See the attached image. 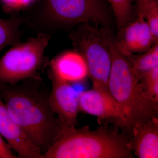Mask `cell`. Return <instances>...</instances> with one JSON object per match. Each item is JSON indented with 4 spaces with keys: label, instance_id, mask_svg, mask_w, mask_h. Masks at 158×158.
<instances>
[{
    "label": "cell",
    "instance_id": "obj_9",
    "mask_svg": "<svg viewBox=\"0 0 158 158\" xmlns=\"http://www.w3.org/2000/svg\"><path fill=\"white\" fill-rule=\"evenodd\" d=\"M125 128L130 149L137 157L158 158V117Z\"/></svg>",
    "mask_w": 158,
    "mask_h": 158
},
{
    "label": "cell",
    "instance_id": "obj_19",
    "mask_svg": "<svg viewBox=\"0 0 158 158\" xmlns=\"http://www.w3.org/2000/svg\"><path fill=\"white\" fill-rule=\"evenodd\" d=\"M18 156L14 154L11 147L3 140L0 135V158H16Z\"/></svg>",
    "mask_w": 158,
    "mask_h": 158
},
{
    "label": "cell",
    "instance_id": "obj_10",
    "mask_svg": "<svg viewBox=\"0 0 158 158\" xmlns=\"http://www.w3.org/2000/svg\"><path fill=\"white\" fill-rule=\"evenodd\" d=\"M0 135L19 157L44 158L40 150L13 120L1 95Z\"/></svg>",
    "mask_w": 158,
    "mask_h": 158
},
{
    "label": "cell",
    "instance_id": "obj_4",
    "mask_svg": "<svg viewBox=\"0 0 158 158\" xmlns=\"http://www.w3.org/2000/svg\"><path fill=\"white\" fill-rule=\"evenodd\" d=\"M24 24L37 34L51 35L59 28L82 23L107 26L110 18L103 0H43Z\"/></svg>",
    "mask_w": 158,
    "mask_h": 158
},
{
    "label": "cell",
    "instance_id": "obj_13",
    "mask_svg": "<svg viewBox=\"0 0 158 158\" xmlns=\"http://www.w3.org/2000/svg\"><path fill=\"white\" fill-rule=\"evenodd\" d=\"M24 24L23 16L14 15L7 19L0 18V52L7 46L19 42L20 27Z\"/></svg>",
    "mask_w": 158,
    "mask_h": 158
},
{
    "label": "cell",
    "instance_id": "obj_17",
    "mask_svg": "<svg viewBox=\"0 0 158 158\" xmlns=\"http://www.w3.org/2000/svg\"><path fill=\"white\" fill-rule=\"evenodd\" d=\"M149 26L155 41L158 43V1L153 2L148 8L144 16Z\"/></svg>",
    "mask_w": 158,
    "mask_h": 158
},
{
    "label": "cell",
    "instance_id": "obj_2",
    "mask_svg": "<svg viewBox=\"0 0 158 158\" xmlns=\"http://www.w3.org/2000/svg\"><path fill=\"white\" fill-rule=\"evenodd\" d=\"M100 32L112 59L109 90L124 113L127 127L158 117V104L146 93L129 58L118 47L117 39L107 28L100 29Z\"/></svg>",
    "mask_w": 158,
    "mask_h": 158
},
{
    "label": "cell",
    "instance_id": "obj_1",
    "mask_svg": "<svg viewBox=\"0 0 158 158\" xmlns=\"http://www.w3.org/2000/svg\"><path fill=\"white\" fill-rule=\"evenodd\" d=\"M0 95L13 120L44 155L68 127L54 113L49 97L0 84Z\"/></svg>",
    "mask_w": 158,
    "mask_h": 158
},
{
    "label": "cell",
    "instance_id": "obj_12",
    "mask_svg": "<svg viewBox=\"0 0 158 158\" xmlns=\"http://www.w3.org/2000/svg\"><path fill=\"white\" fill-rule=\"evenodd\" d=\"M50 69L58 77L69 83L82 81L88 75L85 59L76 52H67L54 58Z\"/></svg>",
    "mask_w": 158,
    "mask_h": 158
},
{
    "label": "cell",
    "instance_id": "obj_3",
    "mask_svg": "<svg viewBox=\"0 0 158 158\" xmlns=\"http://www.w3.org/2000/svg\"><path fill=\"white\" fill-rule=\"evenodd\" d=\"M125 132L103 125L95 131L87 127L67 129L44 158H133Z\"/></svg>",
    "mask_w": 158,
    "mask_h": 158
},
{
    "label": "cell",
    "instance_id": "obj_15",
    "mask_svg": "<svg viewBox=\"0 0 158 158\" xmlns=\"http://www.w3.org/2000/svg\"><path fill=\"white\" fill-rule=\"evenodd\" d=\"M113 9L118 30L131 22L132 0H107Z\"/></svg>",
    "mask_w": 158,
    "mask_h": 158
},
{
    "label": "cell",
    "instance_id": "obj_20",
    "mask_svg": "<svg viewBox=\"0 0 158 158\" xmlns=\"http://www.w3.org/2000/svg\"><path fill=\"white\" fill-rule=\"evenodd\" d=\"M156 1L157 0H136L138 16L144 17L148 8Z\"/></svg>",
    "mask_w": 158,
    "mask_h": 158
},
{
    "label": "cell",
    "instance_id": "obj_18",
    "mask_svg": "<svg viewBox=\"0 0 158 158\" xmlns=\"http://www.w3.org/2000/svg\"><path fill=\"white\" fill-rule=\"evenodd\" d=\"M4 11L7 13L19 11L23 8V0H0Z\"/></svg>",
    "mask_w": 158,
    "mask_h": 158
},
{
    "label": "cell",
    "instance_id": "obj_7",
    "mask_svg": "<svg viewBox=\"0 0 158 158\" xmlns=\"http://www.w3.org/2000/svg\"><path fill=\"white\" fill-rule=\"evenodd\" d=\"M79 110L96 116L100 124L126 127L127 120L123 111L110 95L93 89L79 94Z\"/></svg>",
    "mask_w": 158,
    "mask_h": 158
},
{
    "label": "cell",
    "instance_id": "obj_14",
    "mask_svg": "<svg viewBox=\"0 0 158 158\" xmlns=\"http://www.w3.org/2000/svg\"><path fill=\"white\" fill-rule=\"evenodd\" d=\"M131 62L133 69L140 77L152 69L158 67V45L156 43L145 52V53L135 56L132 54L127 55Z\"/></svg>",
    "mask_w": 158,
    "mask_h": 158
},
{
    "label": "cell",
    "instance_id": "obj_5",
    "mask_svg": "<svg viewBox=\"0 0 158 158\" xmlns=\"http://www.w3.org/2000/svg\"><path fill=\"white\" fill-rule=\"evenodd\" d=\"M51 37L40 33L15 44L0 59V84L15 85L27 79L40 81L39 72L47 62L44 52Z\"/></svg>",
    "mask_w": 158,
    "mask_h": 158
},
{
    "label": "cell",
    "instance_id": "obj_8",
    "mask_svg": "<svg viewBox=\"0 0 158 158\" xmlns=\"http://www.w3.org/2000/svg\"><path fill=\"white\" fill-rule=\"evenodd\" d=\"M52 90L49 97L50 104L63 125L75 128L79 110L78 94L70 83L59 78L50 70Z\"/></svg>",
    "mask_w": 158,
    "mask_h": 158
},
{
    "label": "cell",
    "instance_id": "obj_16",
    "mask_svg": "<svg viewBox=\"0 0 158 158\" xmlns=\"http://www.w3.org/2000/svg\"><path fill=\"white\" fill-rule=\"evenodd\" d=\"M139 78L150 98L158 104V67L144 73Z\"/></svg>",
    "mask_w": 158,
    "mask_h": 158
},
{
    "label": "cell",
    "instance_id": "obj_6",
    "mask_svg": "<svg viewBox=\"0 0 158 158\" xmlns=\"http://www.w3.org/2000/svg\"><path fill=\"white\" fill-rule=\"evenodd\" d=\"M69 37L76 52L86 61L93 89L112 96L109 88L112 59L100 30L90 23H82Z\"/></svg>",
    "mask_w": 158,
    "mask_h": 158
},
{
    "label": "cell",
    "instance_id": "obj_11",
    "mask_svg": "<svg viewBox=\"0 0 158 158\" xmlns=\"http://www.w3.org/2000/svg\"><path fill=\"white\" fill-rule=\"evenodd\" d=\"M117 42L121 50L126 55L144 52L156 43L144 17L138 16L135 21L131 22L120 30Z\"/></svg>",
    "mask_w": 158,
    "mask_h": 158
}]
</instances>
